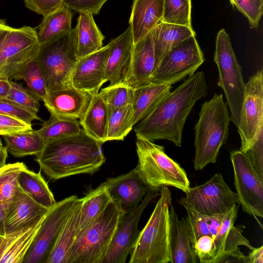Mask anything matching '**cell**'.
Instances as JSON below:
<instances>
[{
  "mask_svg": "<svg viewBox=\"0 0 263 263\" xmlns=\"http://www.w3.org/2000/svg\"><path fill=\"white\" fill-rule=\"evenodd\" d=\"M11 27L7 25L5 23H0V51L3 47L8 32Z\"/></svg>",
  "mask_w": 263,
  "mask_h": 263,
  "instance_id": "obj_53",
  "label": "cell"
},
{
  "mask_svg": "<svg viewBox=\"0 0 263 263\" xmlns=\"http://www.w3.org/2000/svg\"><path fill=\"white\" fill-rule=\"evenodd\" d=\"M107 0H64V4L79 13L97 15Z\"/></svg>",
  "mask_w": 263,
  "mask_h": 263,
  "instance_id": "obj_48",
  "label": "cell"
},
{
  "mask_svg": "<svg viewBox=\"0 0 263 263\" xmlns=\"http://www.w3.org/2000/svg\"><path fill=\"white\" fill-rule=\"evenodd\" d=\"M10 81L0 79V98L5 99L8 96L11 88Z\"/></svg>",
  "mask_w": 263,
  "mask_h": 263,
  "instance_id": "obj_52",
  "label": "cell"
},
{
  "mask_svg": "<svg viewBox=\"0 0 263 263\" xmlns=\"http://www.w3.org/2000/svg\"><path fill=\"white\" fill-rule=\"evenodd\" d=\"M74 29L79 58L96 52L103 47L104 36L96 24L93 15L79 13Z\"/></svg>",
  "mask_w": 263,
  "mask_h": 263,
  "instance_id": "obj_30",
  "label": "cell"
},
{
  "mask_svg": "<svg viewBox=\"0 0 263 263\" xmlns=\"http://www.w3.org/2000/svg\"><path fill=\"white\" fill-rule=\"evenodd\" d=\"M27 167L23 162L9 163L0 167V205L5 210L18 187V177Z\"/></svg>",
  "mask_w": 263,
  "mask_h": 263,
  "instance_id": "obj_37",
  "label": "cell"
},
{
  "mask_svg": "<svg viewBox=\"0 0 263 263\" xmlns=\"http://www.w3.org/2000/svg\"><path fill=\"white\" fill-rule=\"evenodd\" d=\"M121 215L111 200L96 220L78 233L67 263H103Z\"/></svg>",
  "mask_w": 263,
  "mask_h": 263,
  "instance_id": "obj_7",
  "label": "cell"
},
{
  "mask_svg": "<svg viewBox=\"0 0 263 263\" xmlns=\"http://www.w3.org/2000/svg\"><path fill=\"white\" fill-rule=\"evenodd\" d=\"M91 98L88 93L70 87L48 92L43 102L51 115L80 120Z\"/></svg>",
  "mask_w": 263,
  "mask_h": 263,
  "instance_id": "obj_19",
  "label": "cell"
},
{
  "mask_svg": "<svg viewBox=\"0 0 263 263\" xmlns=\"http://www.w3.org/2000/svg\"><path fill=\"white\" fill-rule=\"evenodd\" d=\"M161 189H149L140 203L122 214L103 263H125L139 234L138 226L142 213Z\"/></svg>",
  "mask_w": 263,
  "mask_h": 263,
  "instance_id": "obj_14",
  "label": "cell"
},
{
  "mask_svg": "<svg viewBox=\"0 0 263 263\" xmlns=\"http://www.w3.org/2000/svg\"><path fill=\"white\" fill-rule=\"evenodd\" d=\"M8 157V151L6 146L0 145V167L6 164Z\"/></svg>",
  "mask_w": 263,
  "mask_h": 263,
  "instance_id": "obj_55",
  "label": "cell"
},
{
  "mask_svg": "<svg viewBox=\"0 0 263 263\" xmlns=\"http://www.w3.org/2000/svg\"><path fill=\"white\" fill-rule=\"evenodd\" d=\"M247 259L248 263H263V246L251 250Z\"/></svg>",
  "mask_w": 263,
  "mask_h": 263,
  "instance_id": "obj_51",
  "label": "cell"
},
{
  "mask_svg": "<svg viewBox=\"0 0 263 263\" xmlns=\"http://www.w3.org/2000/svg\"><path fill=\"white\" fill-rule=\"evenodd\" d=\"M72 13L65 5L44 16L38 28L37 36L42 45L72 29Z\"/></svg>",
  "mask_w": 263,
  "mask_h": 263,
  "instance_id": "obj_34",
  "label": "cell"
},
{
  "mask_svg": "<svg viewBox=\"0 0 263 263\" xmlns=\"http://www.w3.org/2000/svg\"><path fill=\"white\" fill-rule=\"evenodd\" d=\"M3 145V144H2V140H1V139L0 138V145Z\"/></svg>",
  "mask_w": 263,
  "mask_h": 263,
  "instance_id": "obj_57",
  "label": "cell"
},
{
  "mask_svg": "<svg viewBox=\"0 0 263 263\" xmlns=\"http://www.w3.org/2000/svg\"><path fill=\"white\" fill-rule=\"evenodd\" d=\"M111 200L105 182L82 198L78 233L96 220Z\"/></svg>",
  "mask_w": 263,
  "mask_h": 263,
  "instance_id": "obj_32",
  "label": "cell"
},
{
  "mask_svg": "<svg viewBox=\"0 0 263 263\" xmlns=\"http://www.w3.org/2000/svg\"><path fill=\"white\" fill-rule=\"evenodd\" d=\"M78 198L76 195L57 202L45 216L23 263H45L60 232Z\"/></svg>",
  "mask_w": 263,
  "mask_h": 263,
  "instance_id": "obj_13",
  "label": "cell"
},
{
  "mask_svg": "<svg viewBox=\"0 0 263 263\" xmlns=\"http://www.w3.org/2000/svg\"><path fill=\"white\" fill-rule=\"evenodd\" d=\"M191 0H164L161 22L192 28Z\"/></svg>",
  "mask_w": 263,
  "mask_h": 263,
  "instance_id": "obj_39",
  "label": "cell"
},
{
  "mask_svg": "<svg viewBox=\"0 0 263 263\" xmlns=\"http://www.w3.org/2000/svg\"><path fill=\"white\" fill-rule=\"evenodd\" d=\"M238 209L239 205L235 204L225 214L223 218L219 229L214 239V261L221 254L230 252L239 246L247 247L251 250L254 248L242 234L244 227L234 226Z\"/></svg>",
  "mask_w": 263,
  "mask_h": 263,
  "instance_id": "obj_25",
  "label": "cell"
},
{
  "mask_svg": "<svg viewBox=\"0 0 263 263\" xmlns=\"http://www.w3.org/2000/svg\"><path fill=\"white\" fill-rule=\"evenodd\" d=\"M197 259L201 263H213L215 259L214 238L203 235L197 240L194 245Z\"/></svg>",
  "mask_w": 263,
  "mask_h": 263,
  "instance_id": "obj_45",
  "label": "cell"
},
{
  "mask_svg": "<svg viewBox=\"0 0 263 263\" xmlns=\"http://www.w3.org/2000/svg\"><path fill=\"white\" fill-rule=\"evenodd\" d=\"M164 0H133L129 21L134 44L145 36L160 22Z\"/></svg>",
  "mask_w": 263,
  "mask_h": 263,
  "instance_id": "obj_23",
  "label": "cell"
},
{
  "mask_svg": "<svg viewBox=\"0 0 263 263\" xmlns=\"http://www.w3.org/2000/svg\"><path fill=\"white\" fill-rule=\"evenodd\" d=\"M5 210L0 205V236H5Z\"/></svg>",
  "mask_w": 263,
  "mask_h": 263,
  "instance_id": "obj_54",
  "label": "cell"
},
{
  "mask_svg": "<svg viewBox=\"0 0 263 263\" xmlns=\"http://www.w3.org/2000/svg\"><path fill=\"white\" fill-rule=\"evenodd\" d=\"M1 238H2V236H0V240H1Z\"/></svg>",
  "mask_w": 263,
  "mask_h": 263,
  "instance_id": "obj_59",
  "label": "cell"
},
{
  "mask_svg": "<svg viewBox=\"0 0 263 263\" xmlns=\"http://www.w3.org/2000/svg\"><path fill=\"white\" fill-rule=\"evenodd\" d=\"M45 216L31 225L2 237L0 263L23 262Z\"/></svg>",
  "mask_w": 263,
  "mask_h": 263,
  "instance_id": "obj_24",
  "label": "cell"
},
{
  "mask_svg": "<svg viewBox=\"0 0 263 263\" xmlns=\"http://www.w3.org/2000/svg\"><path fill=\"white\" fill-rule=\"evenodd\" d=\"M11 88L6 100L37 114L39 110V100L22 85L11 80Z\"/></svg>",
  "mask_w": 263,
  "mask_h": 263,
  "instance_id": "obj_41",
  "label": "cell"
},
{
  "mask_svg": "<svg viewBox=\"0 0 263 263\" xmlns=\"http://www.w3.org/2000/svg\"><path fill=\"white\" fill-rule=\"evenodd\" d=\"M14 80H23L29 91L39 100L43 102L46 99L48 92L43 74L36 57L24 65Z\"/></svg>",
  "mask_w": 263,
  "mask_h": 263,
  "instance_id": "obj_38",
  "label": "cell"
},
{
  "mask_svg": "<svg viewBox=\"0 0 263 263\" xmlns=\"http://www.w3.org/2000/svg\"><path fill=\"white\" fill-rule=\"evenodd\" d=\"M8 152L17 158L36 155L44 148L45 142L37 130L32 129L3 136Z\"/></svg>",
  "mask_w": 263,
  "mask_h": 263,
  "instance_id": "obj_33",
  "label": "cell"
},
{
  "mask_svg": "<svg viewBox=\"0 0 263 263\" xmlns=\"http://www.w3.org/2000/svg\"><path fill=\"white\" fill-rule=\"evenodd\" d=\"M241 262L248 263L247 256L245 255L238 247L219 256L214 263Z\"/></svg>",
  "mask_w": 263,
  "mask_h": 263,
  "instance_id": "obj_50",
  "label": "cell"
},
{
  "mask_svg": "<svg viewBox=\"0 0 263 263\" xmlns=\"http://www.w3.org/2000/svg\"><path fill=\"white\" fill-rule=\"evenodd\" d=\"M134 88L122 82L109 85L101 89L99 95L105 103L108 110L132 104Z\"/></svg>",
  "mask_w": 263,
  "mask_h": 263,
  "instance_id": "obj_40",
  "label": "cell"
},
{
  "mask_svg": "<svg viewBox=\"0 0 263 263\" xmlns=\"http://www.w3.org/2000/svg\"><path fill=\"white\" fill-rule=\"evenodd\" d=\"M49 210L34 201L18 186L5 210V235L32 224Z\"/></svg>",
  "mask_w": 263,
  "mask_h": 263,
  "instance_id": "obj_18",
  "label": "cell"
},
{
  "mask_svg": "<svg viewBox=\"0 0 263 263\" xmlns=\"http://www.w3.org/2000/svg\"><path fill=\"white\" fill-rule=\"evenodd\" d=\"M227 105L222 95L217 93L201 105L194 128L193 163L196 171L215 163L220 148L227 142L230 121Z\"/></svg>",
  "mask_w": 263,
  "mask_h": 263,
  "instance_id": "obj_3",
  "label": "cell"
},
{
  "mask_svg": "<svg viewBox=\"0 0 263 263\" xmlns=\"http://www.w3.org/2000/svg\"><path fill=\"white\" fill-rule=\"evenodd\" d=\"M136 171L149 189L173 186L185 193L190 183L185 170L165 153L164 147L137 137Z\"/></svg>",
  "mask_w": 263,
  "mask_h": 263,
  "instance_id": "obj_5",
  "label": "cell"
},
{
  "mask_svg": "<svg viewBox=\"0 0 263 263\" xmlns=\"http://www.w3.org/2000/svg\"><path fill=\"white\" fill-rule=\"evenodd\" d=\"M262 124L263 74L261 69L245 83L240 120L237 127L241 144L240 150L243 152L252 144Z\"/></svg>",
  "mask_w": 263,
  "mask_h": 263,
  "instance_id": "obj_15",
  "label": "cell"
},
{
  "mask_svg": "<svg viewBox=\"0 0 263 263\" xmlns=\"http://www.w3.org/2000/svg\"><path fill=\"white\" fill-rule=\"evenodd\" d=\"M168 84L149 83L134 88L132 103L134 126L144 119L155 106L171 92Z\"/></svg>",
  "mask_w": 263,
  "mask_h": 263,
  "instance_id": "obj_28",
  "label": "cell"
},
{
  "mask_svg": "<svg viewBox=\"0 0 263 263\" xmlns=\"http://www.w3.org/2000/svg\"><path fill=\"white\" fill-rule=\"evenodd\" d=\"M243 152L259 176L263 179V124L259 127L254 142Z\"/></svg>",
  "mask_w": 263,
  "mask_h": 263,
  "instance_id": "obj_43",
  "label": "cell"
},
{
  "mask_svg": "<svg viewBox=\"0 0 263 263\" xmlns=\"http://www.w3.org/2000/svg\"><path fill=\"white\" fill-rule=\"evenodd\" d=\"M79 59L74 28L41 45L36 59L48 93L71 87L72 72Z\"/></svg>",
  "mask_w": 263,
  "mask_h": 263,
  "instance_id": "obj_6",
  "label": "cell"
},
{
  "mask_svg": "<svg viewBox=\"0 0 263 263\" xmlns=\"http://www.w3.org/2000/svg\"><path fill=\"white\" fill-rule=\"evenodd\" d=\"M191 234V241L194 248L197 240L203 235L211 236L204 215L197 212L185 208Z\"/></svg>",
  "mask_w": 263,
  "mask_h": 263,
  "instance_id": "obj_44",
  "label": "cell"
},
{
  "mask_svg": "<svg viewBox=\"0 0 263 263\" xmlns=\"http://www.w3.org/2000/svg\"><path fill=\"white\" fill-rule=\"evenodd\" d=\"M105 77L109 85L124 82L132 57L134 40L130 26L108 44Z\"/></svg>",
  "mask_w": 263,
  "mask_h": 263,
  "instance_id": "obj_20",
  "label": "cell"
},
{
  "mask_svg": "<svg viewBox=\"0 0 263 263\" xmlns=\"http://www.w3.org/2000/svg\"><path fill=\"white\" fill-rule=\"evenodd\" d=\"M5 23V21L3 20H0V23Z\"/></svg>",
  "mask_w": 263,
  "mask_h": 263,
  "instance_id": "obj_56",
  "label": "cell"
},
{
  "mask_svg": "<svg viewBox=\"0 0 263 263\" xmlns=\"http://www.w3.org/2000/svg\"><path fill=\"white\" fill-rule=\"evenodd\" d=\"M19 187L34 201L48 209L56 203L54 196L40 172L23 170L18 177Z\"/></svg>",
  "mask_w": 263,
  "mask_h": 263,
  "instance_id": "obj_31",
  "label": "cell"
},
{
  "mask_svg": "<svg viewBox=\"0 0 263 263\" xmlns=\"http://www.w3.org/2000/svg\"><path fill=\"white\" fill-rule=\"evenodd\" d=\"M111 198L122 214L136 208L142 201L149 188L144 184L135 168L105 181Z\"/></svg>",
  "mask_w": 263,
  "mask_h": 263,
  "instance_id": "obj_17",
  "label": "cell"
},
{
  "mask_svg": "<svg viewBox=\"0 0 263 263\" xmlns=\"http://www.w3.org/2000/svg\"><path fill=\"white\" fill-rule=\"evenodd\" d=\"M108 117V108L98 93L91 96L89 105L79 122L88 135L103 144L107 142Z\"/></svg>",
  "mask_w": 263,
  "mask_h": 263,
  "instance_id": "obj_29",
  "label": "cell"
},
{
  "mask_svg": "<svg viewBox=\"0 0 263 263\" xmlns=\"http://www.w3.org/2000/svg\"><path fill=\"white\" fill-rule=\"evenodd\" d=\"M32 129L31 124L15 117L0 114V135L2 136Z\"/></svg>",
  "mask_w": 263,
  "mask_h": 263,
  "instance_id": "obj_47",
  "label": "cell"
},
{
  "mask_svg": "<svg viewBox=\"0 0 263 263\" xmlns=\"http://www.w3.org/2000/svg\"><path fill=\"white\" fill-rule=\"evenodd\" d=\"M81 204L82 198H78L45 263H67L79 231Z\"/></svg>",
  "mask_w": 263,
  "mask_h": 263,
  "instance_id": "obj_27",
  "label": "cell"
},
{
  "mask_svg": "<svg viewBox=\"0 0 263 263\" xmlns=\"http://www.w3.org/2000/svg\"><path fill=\"white\" fill-rule=\"evenodd\" d=\"M40 47L34 28L11 27L0 51V79L14 80L24 65L37 56Z\"/></svg>",
  "mask_w": 263,
  "mask_h": 263,
  "instance_id": "obj_10",
  "label": "cell"
},
{
  "mask_svg": "<svg viewBox=\"0 0 263 263\" xmlns=\"http://www.w3.org/2000/svg\"><path fill=\"white\" fill-rule=\"evenodd\" d=\"M155 64L151 32L134 44L130 64L123 83L136 88L150 83Z\"/></svg>",
  "mask_w": 263,
  "mask_h": 263,
  "instance_id": "obj_21",
  "label": "cell"
},
{
  "mask_svg": "<svg viewBox=\"0 0 263 263\" xmlns=\"http://www.w3.org/2000/svg\"><path fill=\"white\" fill-rule=\"evenodd\" d=\"M234 185L242 210L255 217H263V179L241 150L230 153Z\"/></svg>",
  "mask_w": 263,
  "mask_h": 263,
  "instance_id": "obj_12",
  "label": "cell"
},
{
  "mask_svg": "<svg viewBox=\"0 0 263 263\" xmlns=\"http://www.w3.org/2000/svg\"><path fill=\"white\" fill-rule=\"evenodd\" d=\"M82 128L77 119L59 117L50 115V118L37 130L45 143L79 134Z\"/></svg>",
  "mask_w": 263,
  "mask_h": 263,
  "instance_id": "obj_35",
  "label": "cell"
},
{
  "mask_svg": "<svg viewBox=\"0 0 263 263\" xmlns=\"http://www.w3.org/2000/svg\"><path fill=\"white\" fill-rule=\"evenodd\" d=\"M203 53L191 36L172 48L153 73L150 83L172 85L190 76L204 62Z\"/></svg>",
  "mask_w": 263,
  "mask_h": 263,
  "instance_id": "obj_11",
  "label": "cell"
},
{
  "mask_svg": "<svg viewBox=\"0 0 263 263\" xmlns=\"http://www.w3.org/2000/svg\"><path fill=\"white\" fill-rule=\"evenodd\" d=\"M108 110L107 141L123 140L134 127L132 105Z\"/></svg>",
  "mask_w": 263,
  "mask_h": 263,
  "instance_id": "obj_36",
  "label": "cell"
},
{
  "mask_svg": "<svg viewBox=\"0 0 263 263\" xmlns=\"http://www.w3.org/2000/svg\"><path fill=\"white\" fill-rule=\"evenodd\" d=\"M151 217L130 252L129 263L171 262L170 247V206L172 195L167 186L161 188Z\"/></svg>",
  "mask_w": 263,
  "mask_h": 263,
  "instance_id": "obj_4",
  "label": "cell"
},
{
  "mask_svg": "<svg viewBox=\"0 0 263 263\" xmlns=\"http://www.w3.org/2000/svg\"><path fill=\"white\" fill-rule=\"evenodd\" d=\"M64 0H24L25 6L38 14L45 16L60 8Z\"/></svg>",
  "mask_w": 263,
  "mask_h": 263,
  "instance_id": "obj_49",
  "label": "cell"
},
{
  "mask_svg": "<svg viewBox=\"0 0 263 263\" xmlns=\"http://www.w3.org/2000/svg\"><path fill=\"white\" fill-rule=\"evenodd\" d=\"M186 196L178 200L185 208L206 216L223 214L238 203L237 196L229 187L220 173L205 183L190 187Z\"/></svg>",
  "mask_w": 263,
  "mask_h": 263,
  "instance_id": "obj_9",
  "label": "cell"
},
{
  "mask_svg": "<svg viewBox=\"0 0 263 263\" xmlns=\"http://www.w3.org/2000/svg\"><path fill=\"white\" fill-rule=\"evenodd\" d=\"M214 60L219 72L217 85L223 90L230 110V121L238 127L240 120L245 83L242 69L224 29L217 33Z\"/></svg>",
  "mask_w": 263,
  "mask_h": 263,
  "instance_id": "obj_8",
  "label": "cell"
},
{
  "mask_svg": "<svg viewBox=\"0 0 263 263\" xmlns=\"http://www.w3.org/2000/svg\"><path fill=\"white\" fill-rule=\"evenodd\" d=\"M169 213L171 263H197L187 217L179 220L172 204Z\"/></svg>",
  "mask_w": 263,
  "mask_h": 263,
  "instance_id": "obj_22",
  "label": "cell"
},
{
  "mask_svg": "<svg viewBox=\"0 0 263 263\" xmlns=\"http://www.w3.org/2000/svg\"><path fill=\"white\" fill-rule=\"evenodd\" d=\"M151 33L155 53L153 72L164 57L172 48L186 39L195 35L193 28L164 22L159 23L151 31Z\"/></svg>",
  "mask_w": 263,
  "mask_h": 263,
  "instance_id": "obj_26",
  "label": "cell"
},
{
  "mask_svg": "<svg viewBox=\"0 0 263 263\" xmlns=\"http://www.w3.org/2000/svg\"><path fill=\"white\" fill-rule=\"evenodd\" d=\"M208 90L203 71L189 76L133 127L136 137L151 141L167 140L181 147L186 120L195 103L206 96Z\"/></svg>",
  "mask_w": 263,
  "mask_h": 263,
  "instance_id": "obj_1",
  "label": "cell"
},
{
  "mask_svg": "<svg viewBox=\"0 0 263 263\" xmlns=\"http://www.w3.org/2000/svg\"><path fill=\"white\" fill-rule=\"evenodd\" d=\"M102 144L82 128L79 134L45 143L35 160L44 174L54 180L93 174L105 162Z\"/></svg>",
  "mask_w": 263,
  "mask_h": 263,
  "instance_id": "obj_2",
  "label": "cell"
},
{
  "mask_svg": "<svg viewBox=\"0 0 263 263\" xmlns=\"http://www.w3.org/2000/svg\"><path fill=\"white\" fill-rule=\"evenodd\" d=\"M0 114L15 117L30 124L33 120H41L37 114L7 100L0 101Z\"/></svg>",
  "mask_w": 263,
  "mask_h": 263,
  "instance_id": "obj_46",
  "label": "cell"
},
{
  "mask_svg": "<svg viewBox=\"0 0 263 263\" xmlns=\"http://www.w3.org/2000/svg\"><path fill=\"white\" fill-rule=\"evenodd\" d=\"M248 19L250 27L257 29L263 12V0H229Z\"/></svg>",
  "mask_w": 263,
  "mask_h": 263,
  "instance_id": "obj_42",
  "label": "cell"
},
{
  "mask_svg": "<svg viewBox=\"0 0 263 263\" xmlns=\"http://www.w3.org/2000/svg\"><path fill=\"white\" fill-rule=\"evenodd\" d=\"M109 51L107 44L98 51L79 58L72 72L71 86L90 96L98 94L105 77Z\"/></svg>",
  "mask_w": 263,
  "mask_h": 263,
  "instance_id": "obj_16",
  "label": "cell"
},
{
  "mask_svg": "<svg viewBox=\"0 0 263 263\" xmlns=\"http://www.w3.org/2000/svg\"><path fill=\"white\" fill-rule=\"evenodd\" d=\"M6 99H2V98H0V101H2V100H5Z\"/></svg>",
  "mask_w": 263,
  "mask_h": 263,
  "instance_id": "obj_58",
  "label": "cell"
}]
</instances>
